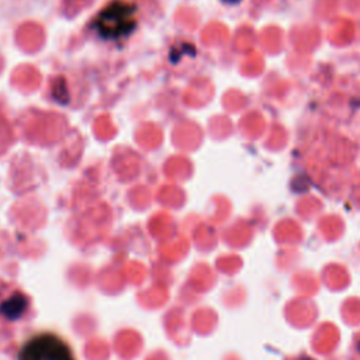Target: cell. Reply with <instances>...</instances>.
<instances>
[{
    "mask_svg": "<svg viewBox=\"0 0 360 360\" xmlns=\"http://www.w3.org/2000/svg\"><path fill=\"white\" fill-rule=\"evenodd\" d=\"M18 360H75V357L60 338L52 333H39L24 343Z\"/></svg>",
    "mask_w": 360,
    "mask_h": 360,
    "instance_id": "2",
    "label": "cell"
},
{
    "mask_svg": "<svg viewBox=\"0 0 360 360\" xmlns=\"http://www.w3.org/2000/svg\"><path fill=\"white\" fill-rule=\"evenodd\" d=\"M25 307H27L25 297L21 294H17L3 304V314L8 318H15L25 309Z\"/></svg>",
    "mask_w": 360,
    "mask_h": 360,
    "instance_id": "3",
    "label": "cell"
},
{
    "mask_svg": "<svg viewBox=\"0 0 360 360\" xmlns=\"http://www.w3.org/2000/svg\"><path fill=\"white\" fill-rule=\"evenodd\" d=\"M224 1H226V3H238L239 0H224Z\"/></svg>",
    "mask_w": 360,
    "mask_h": 360,
    "instance_id": "4",
    "label": "cell"
},
{
    "mask_svg": "<svg viewBox=\"0 0 360 360\" xmlns=\"http://www.w3.org/2000/svg\"><path fill=\"white\" fill-rule=\"evenodd\" d=\"M135 7L129 3L114 1L108 4L96 18L97 32L107 39L128 35L135 28Z\"/></svg>",
    "mask_w": 360,
    "mask_h": 360,
    "instance_id": "1",
    "label": "cell"
}]
</instances>
